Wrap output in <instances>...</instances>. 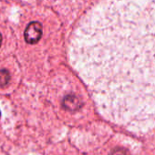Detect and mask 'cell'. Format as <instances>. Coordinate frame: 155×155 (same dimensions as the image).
Masks as SVG:
<instances>
[{
    "label": "cell",
    "mask_w": 155,
    "mask_h": 155,
    "mask_svg": "<svg viewBox=\"0 0 155 155\" xmlns=\"http://www.w3.org/2000/svg\"><path fill=\"white\" fill-rule=\"evenodd\" d=\"M69 56L103 116L155 122V0H99L77 25Z\"/></svg>",
    "instance_id": "obj_1"
},
{
    "label": "cell",
    "mask_w": 155,
    "mask_h": 155,
    "mask_svg": "<svg viewBox=\"0 0 155 155\" xmlns=\"http://www.w3.org/2000/svg\"><path fill=\"white\" fill-rule=\"evenodd\" d=\"M25 40L28 44L38 43L42 37V25L38 21L30 22L24 33Z\"/></svg>",
    "instance_id": "obj_2"
},
{
    "label": "cell",
    "mask_w": 155,
    "mask_h": 155,
    "mask_svg": "<svg viewBox=\"0 0 155 155\" xmlns=\"http://www.w3.org/2000/svg\"><path fill=\"white\" fill-rule=\"evenodd\" d=\"M63 107L69 111H76L80 110L82 106V102L79 97L75 95H68L63 100Z\"/></svg>",
    "instance_id": "obj_3"
},
{
    "label": "cell",
    "mask_w": 155,
    "mask_h": 155,
    "mask_svg": "<svg viewBox=\"0 0 155 155\" xmlns=\"http://www.w3.org/2000/svg\"><path fill=\"white\" fill-rule=\"evenodd\" d=\"M10 81V74L7 69H0V88H3L8 84Z\"/></svg>",
    "instance_id": "obj_4"
},
{
    "label": "cell",
    "mask_w": 155,
    "mask_h": 155,
    "mask_svg": "<svg viewBox=\"0 0 155 155\" xmlns=\"http://www.w3.org/2000/svg\"><path fill=\"white\" fill-rule=\"evenodd\" d=\"M110 155H126V150L121 149V148H118V149H114Z\"/></svg>",
    "instance_id": "obj_5"
},
{
    "label": "cell",
    "mask_w": 155,
    "mask_h": 155,
    "mask_svg": "<svg viewBox=\"0 0 155 155\" xmlns=\"http://www.w3.org/2000/svg\"><path fill=\"white\" fill-rule=\"evenodd\" d=\"M2 35L1 34H0V47H1V44H2Z\"/></svg>",
    "instance_id": "obj_6"
},
{
    "label": "cell",
    "mask_w": 155,
    "mask_h": 155,
    "mask_svg": "<svg viewBox=\"0 0 155 155\" xmlns=\"http://www.w3.org/2000/svg\"><path fill=\"white\" fill-rule=\"evenodd\" d=\"M0 118H1V112H0Z\"/></svg>",
    "instance_id": "obj_7"
}]
</instances>
